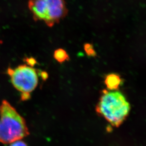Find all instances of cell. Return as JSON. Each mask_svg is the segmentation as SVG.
<instances>
[{"label": "cell", "mask_w": 146, "mask_h": 146, "mask_svg": "<svg viewBox=\"0 0 146 146\" xmlns=\"http://www.w3.org/2000/svg\"><path fill=\"white\" fill-rule=\"evenodd\" d=\"M29 135L25 119L9 102L3 100L0 105V142L11 143Z\"/></svg>", "instance_id": "6da1fadb"}, {"label": "cell", "mask_w": 146, "mask_h": 146, "mask_svg": "<svg viewBox=\"0 0 146 146\" xmlns=\"http://www.w3.org/2000/svg\"><path fill=\"white\" fill-rule=\"evenodd\" d=\"M131 110L130 104L121 92L103 91L96 111L113 126L118 127L125 120Z\"/></svg>", "instance_id": "7a4b0ae2"}, {"label": "cell", "mask_w": 146, "mask_h": 146, "mask_svg": "<svg viewBox=\"0 0 146 146\" xmlns=\"http://www.w3.org/2000/svg\"><path fill=\"white\" fill-rule=\"evenodd\" d=\"M29 8L35 21H44L49 27L59 23L68 11L64 0H31Z\"/></svg>", "instance_id": "3957f363"}, {"label": "cell", "mask_w": 146, "mask_h": 146, "mask_svg": "<svg viewBox=\"0 0 146 146\" xmlns=\"http://www.w3.org/2000/svg\"><path fill=\"white\" fill-rule=\"evenodd\" d=\"M7 73L10 76L11 84L21 93V98L26 101L31 98V93L38 84L37 70L32 66L25 64L15 68H9Z\"/></svg>", "instance_id": "277c9868"}, {"label": "cell", "mask_w": 146, "mask_h": 146, "mask_svg": "<svg viewBox=\"0 0 146 146\" xmlns=\"http://www.w3.org/2000/svg\"><path fill=\"white\" fill-rule=\"evenodd\" d=\"M120 76L115 73H111L108 75L105 79V84L110 91H115L118 88L121 83Z\"/></svg>", "instance_id": "5b68a950"}, {"label": "cell", "mask_w": 146, "mask_h": 146, "mask_svg": "<svg viewBox=\"0 0 146 146\" xmlns=\"http://www.w3.org/2000/svg\"><path fill=\"white\" fill-rule=\"evenodd\" d=\"M54 59L60 63L64 62L69 60V56L64 50L58 49L54 51Z\"/></svg>", "instance_id": "8992f818"}, {"label": "cell", "mask_w": 146, "mask_h": 146, "mask_svg": "<svg viewBox=\"0 0 146 146\" xmlns=\"http://www.w3.org/2000/svg\"><path fill=\"white\" fill-rule=\"evenodd\" d=\"M84 50L87 55L90 56H95L96 55L93 46L90 44H86L84 45Z\"/></svg>", "instance_id": "52a82bcc"}, {"label": "cell", "mask_w": 146, "mask_h": 146, "mask_svg": "<svg viewBox=\"0 0 146 146\" xmlns=\"http://www.w3.org/2000/svg\"><path fill=\"white\" fill-rule=\"evenodd\" d=\"M10 146H28L26 143H25L23 141H16L11 143Z\"/></svg>", "instance_id": "ba28073f"}, {"label": "cell", "mask_w": 146, "mask_h": 146, "mask_svg": "<svg viewBox=\"0 0 146 146\" xmlns=\"http://www.w3.org/2000/svg\"><path fill=\"white\" fill-rule=\"evenodd\" d=\"M26 61L27 62V64L30 65V66H32V67L34 66L36 64V60L34 59L33 58H28L26 60Z\"/></svg>", "instance_id": "9c48e42d"}]
</instances>
